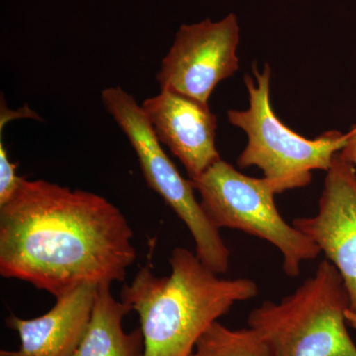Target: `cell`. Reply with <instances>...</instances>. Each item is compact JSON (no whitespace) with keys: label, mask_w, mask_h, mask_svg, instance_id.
Segmentation results:
<instances>
[{"label":"cell","mask_w":356,"mask_h":356,"mask_svg":"<svg viewBox=\"0 0 356 356\" xmlns=\"http://www.w3.org/2000/svg\"><path fill=\"white\" fill-rule=\"evenodd\" d=\"M119 208L92 192L24 179L0 207V274L57 297L125 280L137 257Z\"/></svg>","instance_id":"cell-1"},{"label":"cell","mask_w":356,"mask_h":356,"mask_svg":"<svg viewBox=\"0 0 356 356\" xmlns=\"http://www.w3.org/2000/svg\"><path fill=\"white\" fill-rule=\"evenodd\" d=\"M170 266L172 273L163 277L142 267L122 287L121 301L139 316L144 356H191L211 325L259 295L255 281L219 277L187 248H175Z\"/></svg>","instance_id":"cell-2"},{"label":"cell","mask_w":356,"mask_h":356,"mask_svg":"<svg viewBox=\"0 0 356 356\" xmlns=\"http://www.w3.org/2000/svg\"><path fill=\"white\" fill-rule=\"evenodd\" d=\"M350 306L341 274L325 259L291 294L250 312L248 324L273 356H356L346 329Z\"/></svg>","instance_id":"cell-3"},{"label":"cell","mask_w":356,"mask_h":356,"mask_svg":"<svg viewBox=\"0 0 356 356\" xmlns=\"http://www.w3.org/2000/svg\"><path fill=\"white\" fill-rule=\"evenodd\" d=\"M254 77L245 76L248 93L245 110H229L232 125L247 134V147L238 158L241 168L257 166L273 185L276 193L306 187L313 172L331 168L332 161L346 146L350 132L327 131L310 140L294 132L276 116L270 103V65L259 70Z\"/></svg>","instance_id":"cell-4"},{"label":"cell","mask_w":356,"mask_h":356,"mask_svg":"<svg viewBox=\"0 0 356 356\" xmlns=\"http://www.w3.org/2000/svg\"><path fill=\"white\" fill-rule=\"evenodd\" d=\"M191 180L214 226L238 229L273 245L282 255L288 277H298L302 264L320 255L318 245L281 216L275 203L277 193L266 178L248 177L220 159Z\"/></svg>","instance_id":"cell-5"},{"label":"cell","mask_w":356,"mask_h":356,"mask_svg":"<svg viewBox=\"0 0 356 356\" xmlns=\"http://www.w3.org/2000/svg\"><path fill=\"white\" fill-rule=\"evenodd\" d=\"M102 98L105 109L132 145L147 184L191 232L199 261L219 275L228 273L231 257L228 245L196 199L191 180L180 175L163 149L142 105L119 86L105 88Z\"/></svg>","instance_id":"cell-6"},{"label":"cell","mask_w":356,"mask_h":356,"mask_svg":"<svg viewBox=\"0 0 356 356\" xmlns=\"http://www.w3.org/2000/svg\"><path fill=\"white\" fill-rule=\"evenodd\" d=\"M238 42L240 28L233 13L218 22L180 26L156 74L161 90L208 104L218 84L238 72Z\"/></svg>","instance_id":"cell-7"},{"label":"cell","mask_w":356,"mask_h":356,"mask_svg":"<svg viewBox=\"0 0 356 356\" xmlns=\"http://www.w3.org/2000/svg\"><path fill=\"white\" fill-rule=\"evenodd\" d=\"M293 226L320 248L337 269L356 314V168L337 154L325 175L318 212L296 218Z\"/></svg>","instance_id":"cell-8"},{"label":"cell","mask_w":356,"mask_h":356,"mask_svg":"<svg viewBox=\"0 0 356 356\" xmlns=\"http://www.w3.org/2000/svg\"><path fill=\"white\" fill-rule=\"evenodd\" d=\"M156 138L179 159L191 179L220 161L217 117L209 105L180 93L161 90L142 104Z\"/></svg>","instance_id":"cell-9"},{"label":"cell","mask_w":356,"mask_h":356,"mask_svg":"<svg viewBox=\"0 0 356 356\" xmlns=\"http://www.w3.org/2000/svg\"><path fill=\"white\" fill-rule=\"evenodd\" d=\"M98 284L84 283L57 297L55 306L41 317L23 320L10 314L7 327L18 332V350L0 356H72L88 329Z\"/></svg>","instance_id":"cell-10"},{"label":"cell","mask_w":356,"mask_h":356,"mask_svg":"<svg viewBox=\"0 0 356 356\" xmlns=\"http://www.w3.org/2000/svg\"><path fill=\"white\" fill-rule=\"evenodd\" d=\"M110 287L108 283L98 285L88 329L72 356H144L140 327L128 334L122 325L132 310L128 304L114 299Z\"/></svg>","instance_id":"cell-11"},{"label":"cell","mask_w":356,"mask_h":356,"mask_svg":"<svg viewBox=\"0 0 356 356\" xmlns=\"http://www.w3.org/2000/svg\"><path fill=\"white\" fill-rule=\"evenodd\" d=\"M191 356H273L254 330H233L218 321L199 339Z\"/></svg>","instance_id":"cell-12"},{"label":"cell","mask_w":356,"mask_h":356,"mask_svg":"<svg viewBox=\"0 0 356 356\" xmlns=\"http://www.w3.org/2000/svg\"><path fill=\"white\" fill-rule=\"evenodd\" d=\"M16 163L9 159L2 136H0V207L15 195L25 178L16 175Z\"/></svg>","instance_id":"cell-13"},{"label":"cell","mask_w":356,"mask_h":356,"mask_svg":"<svg viewBox=\"0 0 356 356\" xmlns=\"http://www.w3.org/2000/svg\"><path fill=\"white\" fill-rule=\"evenodd\" d=\"M339 154L351 165H356V125L350 129L348 143L339 152Z\"/></svg>","instance_id":"cell-14"},{"label":"cell","mask_w":356,"mask_h":356,"mask_svg":"<svg viewBox=\"0 0 356 356\" xmlns=\"http://www.w3.org/2000/svg\"><path fill=\"white\" fill-rule=\"evenodd\" d=\"M346 321H348V324H350L353 329L356 330V314L348 309V310L346 311Z\"/></svg>","instance_id":"cell-15"}]
</instances>
